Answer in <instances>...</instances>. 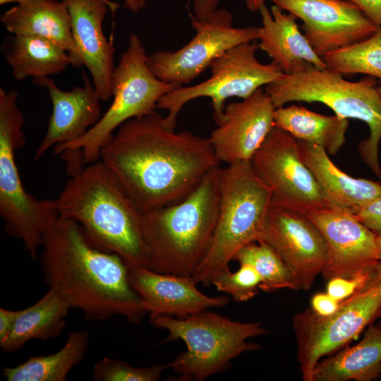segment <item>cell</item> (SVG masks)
<instances>
[{
  "label": "cell",
  "instance_id": "cell-12",
  "mask_svg": "<svg viewBox=\"0 0 381 381\" xmlns=\"http://www.w3.org/2000/svg\"><path fill=\"white\" fill-rule=\"evenodd\" d=\"M271 192V206L303 214L329 207L314 175L303 161L298 140L275 126L250 159Z\"/></svg>",
  "mask_w": 381,
  "mask_h": 381
},
{
  "label": "cell",
  "instance_id": "cell-31",
  "mask_svg": "<svg viewBox=\"0 0 381 381\" xmlns=\"http://www.w3.org/2000/svg\"><path fill=\"white\" fill-rule=\"evenodd\" d=\"M167 368L169 364L136 368L123 361L103 357L95 364L92 376L96 381H157Z\"/></svg>",
  "mask_w": 381,
  "mask_h": 381
},
{
  "label": "cell",
  "instance_id": "cell-19",
  "mask_svg": "<svg viewBox=\"0 0 381 381\" xmlns=\"http://www.w3.org/2000/svg\"><path fill=\"white\" fill-rule=\"evenodd\" d=\"M83 79V86L70 91L59 89L49 77L33 80L48 90L52 104L46 133L34 155L36 160L54 146L80 138L101 119V99L85 73Z\"/></svg>",
  "mask_w": 381,
  "mask_h": 381
},
{
  "label": "cell",
  "instance_id": "cell-44",
  "mask_svg": "<svg viewBox=\"0 0 381 381\" xmlns=\"http://www.w3.org/2000/svg\"><path fill=\"white\" fill-rule=\"evenodd\" d=\"M376 319H378V322L376 324V325L381 329V307L380 308V310H379V313L377 314Z\"/></svg>",
  "mask_w": 381,
  "mask_h": 381
},
{
  "label": "cell",
  "instance_id": "cell-21",
  "mask_svg": "<svg viewBox=\"0 0 381 381\" xmlns=\"http://www.w3.org/2000/svg\"><path fill=\"white\" fill-rule=\"evenodd\" d=\"M274 5L271 10L261 6L262 27H259V49L265 52L284 74L301 71L307 64L320 69L327 68L323 59L313 49L292 13H285Z\"/></svg>",
  "mask_w": 381,
  "mask_h": 381
},
{
  "label": "cell",
  "instance_id": "cell-5",
  "mask_svg": "<svg viewBox=\"0 0 381 381\" xmlns=\"http://www.w3.org/2000/svg\"><path fill=\"white\" fill-rule=\"evenodd\" d=\"M377 82V78L368 75L356 82L349 81L339 73L307 64L298 72L284 74L264 90L275 108L291 102H320L337 116L365 123L370 135L359 143V154L374 174L381 179V95Z\"/></svg>",
  "mask_w": 381,
  "mask_h": 381
},
{
  "label": "cell",
  "instance_id": "cell-35",
  "mask_svg": "<svg viewBox=\"0 0 381 381\" xmlns=\"http://www.w3.org/2000/svg\"><path fill=\"white\" fill-rule=\"evenodd\" d=\"M341 302L325 293H317L311 298V308L318 315L327 316L334 313Z\"/></svg>",
  "mask_w": 381,
  "mask_h": 381
},
{
  "label": "cell",
  "instance_id": "cell-27",
  "mask_svg": "<svg viewBox=\"0 0 381 381\" xmlns=\"http://www.w3.org/2000/svg\"><path fill=\"white\" fill-rule=\"evenodd\" d=\"M90 344L86 330L71 332L57 352L30 357L13 367L4 366L7 381H66L70 371L85 358Z\"/></svg>",
  "mask_w": 381,
  "mask_h": 381
},
{
  "label": "cell",
  "instance_id": "cell-29",
  "mask_svg": "<svg viewBox=\"0 0 381 381\" xmlns=\"http://www.w3.org/2000/svg\"><path fill=\"white\" fill-rule=\"evenodd\" d=\"M322 59L327 69L343 76L365 74L381 82V28L369 38L326 54Z\"/></svg>",
  "mask_w": 381,
  "mask_h": 381
},
{
  "label": "cell",
  "instance_id": "cell-13",
  "mask_svg": "<svg viewBox=\"0 0 381 381\" xmlns=\"http://www.w3.org/2000/svg\"><path fill=\"white\" fill-rule=\"evenodd\" d=\"M191 25L196 33L186 45L174 52L159 51L147 56V66L158 79L188 84L227 50L258 40L259 27H233V17L225 9H217L203 20L192 16Z\"/></svg>",
  "mask_w": 381,
  "mask_h": 381
},
{
  "label": "cell",
  "instance_id": "cell-10",
  "mask_svg": "<svg viewBox=\"0 0 381 381\" xmlns=\"http://www.w3.org/2000/svg\"><path fill=\"white\" fill-rule=\"evenodd\" d=\"M258 49L255 41L237 45L211 62L208 79L190 87L181 85L162 96L156 108L168 110L164 117L166 125L175 129L182 107L202 97L211 99L214 121L222 115L227 99H246L259 88L280 78L284 73L275 63L264 64L258 61L255 55Z\"/></svg>",
  "mask_w": 381,
  "mask_h": 381
},
{
  "label": "cell",
  "instance_id": "cell-36",
  "mask_svg": "<svg viewBox=\"0 0 381 381\" xmlns=\"http://www.w3.org/2000/svg\"><path fill=\"white\" fill-rule=\"evenodd\" d=\"M356 6L370 20L381 28V0H344Z\"/></svg>",
  "mask_w": 381,
  "mask_h": 381
},
{
  "label": "cell",
  "instance_id": "cell-22",
  "mask_svg": "<svg viewBox=\"0 0 381 381\" xmlns=\"http://www.w3.org/2000/svg\"><path fill=\"white\" fill-rule=\"evenodd\" d=\"M6 29L14 35L35 36L49 40L70 55L72 66H82L71 32L66 4L56 0H27L1 16Z\"/></svg>",
  "mask_w": 381,
  "mask_h": 381
},
{
  "label": "cell",
  "instance_id": "cell-32",
  "mask_svg": "<svg viewBox=\"0 0 381 381\" xmlns=\"http://www.w3.org/2000/svg\"><path fill=\"white\" fill-rule=\"evenodd\" d=\"M261 278L255 269L248 264H240L239 269L232 272L229 266L222 270L212 280L218 291L231 295L239 302L252 299L260 289Z\"/></svg>",
  "mask_w": 381,
  "mask_h": 381
},
{
  "label": "cell",
  "instance_id": "cell-45",
  "mask_svg": "<svg viewBox=\"0 0 381 381\" xmlns=\"http://www.w3.org/2000/svg\"><path fill=\"white\" fill-rule=\"evenodd\" d=\"M378 87V90H379V92H380V95H381V86H380V87Z\"/></svg>",
  "mask_w": 381,
  "mask_h": 381
},
{
  "label": "cell",
  "instance_id": "cell-4",
  "mask_svg": "<svg viewBox=\"0 0 381 381\" xmlns=\"http://www.w3.org/2000/svg\"><path fill=\"white\" fill-rule=\"evenodd\" d=\"M220 167L211 170L181 201L143 212L148 269L178 276L193 274L210 246L217 223Z\"/></svg>",
  "mask_w": 381,
  "mask_h": 381
},
{
  "label": "cell",
  "instance_id": "cell-40",
  "mask_svg": "<svg viewBox=\"0 0 381 381\" xmlns=\"http://www.w3.org/2000/svg\"><path fill=\"white\" fill-rule=\"evenodd\" d=\"M147 0H124V4L127 8L133 12H138L143 9Z\"/></svg>",
  "mask_w": 381,
  "mask_h": 381
},
{
  "label": "cell",
  "instance_id": "cell-15",
  "mask_svg": "<svg viewBox=\"0 0 381 381\" xmlns=\"http://www.w3.org/2000/svg\"><path fill=\"white\" fill-rule=\"evenodd\" d=\"M302 21L301 28L315 52L326 54L361 42L378 26L344 0H271Z\"/></svg>",
  "mask_w": 381,
  "mask_h": 381
},
{
  "label": "cell",
  "instance_id": "cell-30",
  "mask_svg": "<svg viewBox=\"0 0 381 381\" xmlns=\"http://www.w3.org/2000/svg\"><path fill=\"white\" fill-rule=\"evenodd\" d=\"M233 260L253 266L261 278L260 289L274 292L279 289L297 290L293 277L277 254L262 241L251 242L241 248Z\"/></svg>",
  "mask_w": 381,
  "mask_h": 381
},
{
  "label": "cell",
  "instance_id": "cell-23",
  "mask_svg": "<svg viewBox=\"0 0 381 381\" xmlns=\"http://www.w3.org/2000/svg\"><path fill=\"white\" fill-rule=\"evenodd\" d=\"M304 163L319 183L329 207L350 213L381 197V182L353 178L340 170L318 145L298 140Z\"/></svg>",
  "mask_w": 381,
  "mask_h": 381
},
{
  "label": "cell",
  "instance_id": "cell-38",
  "mask_svg": "<svg viewBox=\"0 0 381 381\" xmlns=\"http://www.w3.org/2000/svg\"><path fill=\"white\" fill-rule=\"evenodd\" d=\"M20 310L0 308V343L3 342L12 330Z\"/></svg>",
  "mask_w": 381,
  "mask_h": 381
},
{
  "label": "cell",
  "instance_id": "cell-26",
  "mask_svg": "<svg viewBox=\"0 0 381 381\" xmlns=\"http://www.w3.org/2000/svg\"><path fill=\"white\" fill-rule=\"evenodd\" d=\"M274 123L296 139L322 147L331 155H337L344 145L349 126L347 119L320 114L294 104L276 108Z\"/></svg>",
  "mask_w": 381,
  "mask_h": 381
},
{
  "label": "cell",
  "instance_id": "cell-17",
  "mask_svg": "<svg viewBox=\"0 0 381 381\" xmlns=\"http://www.w3.org/2000/svg\"><path fill=\"white\" fill-rule=\"evenodd\" d=\"M307 215L327 246V260L322 272L326 281L337 277H352L380 261L375 233L350 212L323 207Z\"/></svg>",
  "mask_w": 381,
  "mask_h": 381
},
{
  "label": "cell",
  "instance_id": "cell-14",
  "mask_svg": "<svg viewBox=\"0 0 381 381\" xmlns=\"http://www.w3.org/2000/svg\"><path fill=\"white\" fill-rule=\"evenodd\" d=\"M258 241L277 254L297 290L310 289L327 263L325 240L306 214L270 205Z\"/></svg>",
  "mask_w": 381,
  "mask_h": 381
},
{
  "label": "cell",
  "instance_id": "cell-28",
  "mask_svg": "<svg viewBox=\"0 0 381 381\" xmlns=\"http://www.w3.org/2000/svg\"><path fill=\"white\" fill-rule=\"evenodd\" d=\"M17 80L39 79L64 71L72 65L69 54L59 45L35 36L14 35L5 53Z\"/></svg>",
  "mask_w": 381,
  "mask_h": 381
},
{
  "label": "cell",
  "instance_id": "cell-8",
  "mask_svg": "<svg viewBox=\"0 0 381 381\" xmlns=\"http://www.w3.org/2000/svg\"><path fill=\"white\" fill-rule=\"evenodd\" d=\"M16 90L0 88V215L6 233L20 240L30 258L38 257L47 232L59 216L54 200H37L25 189L16 162L23 147L24 116Z\"/></svg>",
  "mask_w": 381,
  "mask_h": 381
},
{
  "label": "cell",
  "instance_id": "cell-6",
  "mask_svg": "<svg viewBox=\"0 0 381 381\" xmlns=\"http://www.w3.org/2000/svg\"><path fill=\"white\" fill-rule=\"evenodd\" d=\"M220 200L210 246L192 277L210 286L246 245L258 241L271 205V192L250 162L220 167Z\"/></svg>",
  "mask_w": 381,
  "mask_h": 381
},
{
  "label": "cell",
  "instance_id": "cell-24",
  "mask_svg": "<svg viewBox=\"0 0 381 381\" xmlns=\"http://www.w3.org/2000/svg\"><path fill=\"white\" fill-rule=\"evenodd\" d=\"M381 376V329L370 325L356 345L319 361L313 381H371Z\"/></svg>",
  "mask_w": 381,
  "mask_h": 381
},
{
  "label": "cell",
  "instance_id": "cell-20",
  "mask_svg": "<svg viewBox=\"0 0 381 381\" xmlns=\"http://www.w3.org/2000/svg\"><path fill=\"white\" fill-rule=\"evenodd\" d=\"M128 278L149 315L184 318L225 306L229 301L226 296H209L202 293L192 276L163 274L143 267H129Z\"/></svg>",
  "mask_w": 381,
  "mask_h": 381
},
{
  "label": "cell",
  "instance_id": "cell-18",
  "mask_svg": "<svg viewBox=\"0 0 381 381\" xmlns=\"http://www.w3.org/2000/svg\"><path fill=\"white\" fill-rule=\"evenodd\" d=\"M71 20V32L81 65L92 78V84L101 100L112 97V80L115 69V49L102 31L107 6L114 12L119 5L108 0H63Z\"/></svg>",
  "mask_w": 381,
  "mask_h": 381
},
{
  "label": "cell",
  "instance_id": "cell-3",
  "mask_svg": "<svg viewBox=\"0 0 381 381\" xmlns=\"http://www.w3.org/2000/svg\"><path fill=\"white\" fill-rule=\"evenodd\" d=\"M55 200L59 215L76 222L94 246L130 268L147 267L143 212L101 160L71 174Z\"/></svg>",
  "mask_w": 381,
  "mask_h": 381
},
{
  "label": "cell",
  "instance_id": "cell-42",
  "mask_svg": "<svg viewBox=\"0 0 381 381\" xmlns=\"http://www.w3.org/2000/svg\"><path fill=\"white\" fill-rule=\"evenodd\" d=\"M375 243L377 248L379 260L381 261V231L375 233Z\"/></svg>",
  "mask_w": 381,
  "mask_h": 381
},
{
  "label": "cell",
  "instance_id": "cell-34",
  "mask_svg": "<svg viewBox=\"0 0 381 381\" xmlns=\"http://www.w3.org/2000/svg\"><path fill=\"white\" fill-rule=\"evenodd\" d=\"M351 214L375 233L381 231V197L362 206Z\"/></svg>",
  "mask_w": 381,
  "mask_h": 381
},
{
  "label": "cell",
  "instance_id": "cell-16",
  "mask_svg": "<svg viewBox=\"0 0 381 381\" xmlns=\"http://www.w3.org/2000/svg\"><path fill=\"white\" fill-rule=\"evenodd\" d=\"M275 107L262 87L226 105L209 137L220 163L250 162L274 126Z\"/></svg>",
  "mask_w": 381,
  "mask_h": 381
},
{
  "label": "cell",
  "instance_id": "cell-1",
  "mask_svg": "<svg viewBox=\"0 0 381 381\" xmlns=\"http://www.w3.org/2000/svg\"><path fill=\"white\" fill-rule=\"evenodd\" d=\"M99 160L142 212L181 201L221 164L209 138L176 132L156 111L123 123Z\"/></svg>",
  "mask_w": 381,
  "mask_h": 381
},
{
  "label": "cell",
  "instance_id": "cell-33",
  "mask_svg": "<svg viewBox=\"0 0 381 381\" xmlns=\"http://www.w3.org/2000/svg\"><path fill=\"white\" fill-rule=\"evenodd\" d=\"M371 268L352 277H337L327 280L326 292L340 302L348 298L366 284Z\"/></svg>",
  "mask_w": 381,
  "mask_h": 381
},
{
  "label": "cell",
  "instance_id": "cell-9",
  "mask_svg": "<svg viewBox=\"0 0 381 381\" xmlns=\"http://www.w3.org/2000/svg\"><path fill=\"white\" fill-rule=\"evenodd\" d=\"M129 45L115 67L112 80L113 100L99 121L80 138L54 147L55 155L80 150L84 164L100 159V151L128 120L150 114L159 99L181 86L158 79L150 70L145 49L140 37L132 34Z\"/></svg>",
  "mask_w": 381,
  "mask_h": 381
},
{
  "label": "cell",
  "instance_id": "cell-39",
  "mask_svg": "<svg viewBox=\"0 0 381 381\" xmlns=\"http://www.w3.org/2000/svg\"><path fill=\"white\" fill-rule=\"evenodd\" d=\"M363 287L381 289V261H379L371 268L369 280Z\"/></svg>",
  "mask_w": 381,
  "mask_h": 381
},
{
  "label": "cell",
  "instance_id": "cell-37",
  "mask_svg": "<svg viewBox=\"0 0 381 381\" xmlns=\"http://www.w3.org/2000/svg\"><path fill=\"white\" fill-rule=\"evenodd\" d=\"M219 0H193L194 18L198 20L209 18L217 9Z\"/></svg>",
  "mask_w": 381,
  "mask_h": 381
},
{
  "label": "cell",
  "instance_id": "cell-7",
  "mask_svg": "<svg viewBox=\"0 0 381 381\" xmlns=\"http://www.w3.org/2000/svg\"><path fill=\"white\" fill-rule=\"evenodd\" d=\"M150 322L169 332L167 341L186 344V350L169 363L183 381H202L223 370L238 356L260 349L248 339L267 333L261 322L234 321L207 310L184 318L150 315Z\"/></svg>",
  "mask_w": 381,
  "mask_h": 381
},
{
  "label": "cell",
  "instance_id": "cell-2",
  "mask_svg": "<svg viewBox=\"0 0 381 381\" xmlns=\"http://www.w3.org/2000/svg\"><path fill=\"white\" fill-rule=\"evenodd\" d=\"M41 248L46 284L71 308L81 310L87 321L120 315L137 324L147 314L130 284L126 262L94 246L76 222L59 216Z\"/></svg>",
  "mask_w": 381,
  "mask_h": 381
},
{
  "label": "cell",
  "instance_id": "cell-11",
  "mask_svg": "<svg viewBox=\"0 0 381 381\" xmlns=\"http://www.w3.org/2000/svg\"><path fill=\"white\" fill-rule=\"evenodd\" d=\"M381 307V289L363 287L341 301L333 314L322 316L311 308L293 318L297 361L304 381H313V372L322 357L355 339L376 320Z\"/></svg>",
  "mask_w": 381,
  "mask_h": 381
},
{
  "label": "cell",
  "instance_id": "cell-43",
  "mask_svg": "<svg viewBox=\"0 0 381 381\" xmlns=\"http://www.w3.org/2000/svg\"><path fill=\"white\" fill-rule=\"evenodd\" d=\"M27 0H0V4H5L11 2H18V4Z\"/></svg>",
  "mask_w": 381,
  "mask_h": 381
},
{
  "label": "cell",
  "instance_id": "cell-25",
  "mask_svg": "<svg viewBox=\"0 0 381 381\" xmlns=\"http://www.w3.org/2000/svg\"><path fill=\"white\" fill-rule=\"evenodd\" d=\"M71 308L56 292L49 288L36 303L20 310L12 330L0 343L1 349L15 353L32 339L47 341L59 337L66 327V318Z\"/></svg>",
  "mask_w": 381,
  "mask_h": 381
},
{
  "label": "cell",
  "instance_id": "cell-41",
  "mask_svg": "<svg viewBox=\"0 0 381 381\" xmlns=\"http://www.w3.org/2000/svg\"><path fill=\"white\" fill-rule=\"evenodd\" d=\"M244 1L250 11H259L261 6L265 4V0H244Z\"/></svg>",
  "mask_w": 381,
  "mask_h": 381
}]
</instances>
